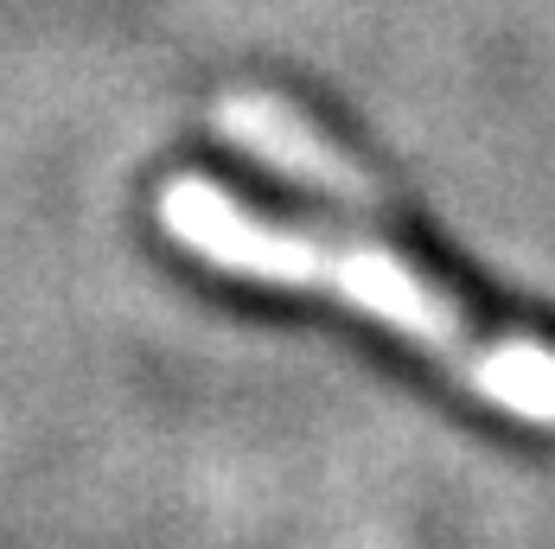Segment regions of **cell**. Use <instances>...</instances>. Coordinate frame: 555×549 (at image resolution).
Segmentation results:
<instances>
[{
  "label": "cell",
  "instance_id": "1",
  "mask_svg": "<svg viewBox=\"0 0 555 549\" xmlns=\"http://www.w3.org/2000/svg\"><path fill=\"white\" fill-rule=\"evenodd\" d=\"M160 230L185 243L198 263L269 288H307L338 294L351 314L384 320L409 345H422L435 365H447L466 390L499 403L504 416L555 429V345L530 332L486 327L453 288L428 269H415L402 250H389L364 230H313V224L256 218L218 179L179 173L160 186Z\"/></svg>",
  "mask_w": 555,
  "mask_h": 549
},
{
  "label": "cell",
  "instance_id": "2",
  "mask_svg": "<svg viewBox=\"0 0 555 549\" xmlns=\"http://www.w3.org/2000/svg\"><path fill=\"white\" fill-rule=\"evenodd\" d=\"M218 135H230L236 148H249L256 161H269L275 173L300 179V186H320L326 199H345L351 212H384V186L351 161L345 148H333L307 115H294L281 97H256V90H236L223 97L218 110Z\"/></svg>",
  "mask_w": 555,
  "mask_h": 549
}]
</instances>
